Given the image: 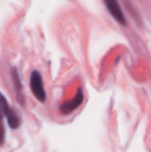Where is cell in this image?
Returning a JSON list of instances; mask_svg holds the SVG:
<instances>
[{"label":"cell","mask_w":151,"mask_h":152,"mask_svg":"<svg viewBox=\"0 0 151 152\" xmlns=\"http://www.w3.org/2000/svg\"><path fill=\"white\" fill-rule=\"evenodd\" d=\"M0 110H1L3 116H5L7 119V123L10 128L17 129L21 125V119L19 115L17 114V112L14 109L9 108L5 97L1 93H0Z\"/></svg>","instance_id":"obj_1"},{"label":"cell","mask_w":151,"mask_h":152,"mask_svg":"<svg viewBox=\"0 0 151 152\" xmlns=\"http://www.w3.org/2000/svg\"><path fill=\"white\" fill-rule=\"evenodd\" d=\"M30 89L32 91L34 97L36 98L38 102H46V91L44 88V82L42 78L40 76L39 72L33 70L30 76Z\"/></svg>","instance_id":"obj_2"},{"label":"cell","mask_w":151,"mask_h":152,"mask_svg":"<svg viewBox=\"0 0 151 152\" xmlns=\"http://www.w3.org/2000/svg\"><path fill=\"white\" fill-rule=\"evenodd\" d=\"M83 100H84V94H83L82 89L79 88L78 92H77V94L75 95V97H74L73 99L66 100V102H63V104L60 106L59 111H60L63 115L71 114L73 111H75L77 108H79V107L81 106Z\"/></svg>","instance_id":"obj_3"},{"label":"cell","mask_w":151,"mask_h":152,"mask_svg":"<svg viewBox=\"0 0 151 152\" xmlns=\"http://www.w3.org/2000/svg\"><path fill=\"white\" fill-rule=\"evenodd\" d=\"M106 6L108 8V12L112 15V17L122 26H125L127 24L126 19L124 17L122 10H121L120 5H119L117 0H104Z\"/></svg>","instance_id":"obj_4"},{"label":"cell","mask_w":151,"mask_h":152,"mask_svg":"<svg viewBox=\"0 0 151 152\" xmlns=\"http://www.w3.org/2000/svg\"><path fill=\"white\" fill-rule=\"evenodd\" d=\"M12 81H14L15 89H16L17 99H18V102H20L22 106H24L25 98H24V94H23V86H22L20 77H19V74L16 68H14V69L12 70Z\"/></svg>","instance_id":"obj_5"},{"label":"cell","mask_w":151,"mask_h":152,"mask_svg":"<svg viewBox=\"0 0 151 152\" xmlns=\"http://www.w3.org/2000/svg\"><path fill=\"white\" fill-rule=\"evenodd\" d=\"M3 117V114L0 110V146H2L5 142V129H4Z\"/></svg>","instance_id":"obj_6"}]
</instances>
